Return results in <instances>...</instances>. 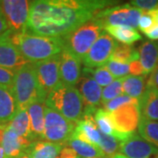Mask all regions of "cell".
<instances>
[{"label":"cell","mask_w":158,"mask_h":158,"mask_svg":"<svg viewBox=\"0 0 158 158\" xmlns=\"http://www.w3.org/2000/svg\"><path fill=\"white\" fill-rule=\"evenodd\" d=\"M142 12L143 11L141 9L130 4H124L110 6L98 11L92 19L98 23L103 28L108 26H118L136 29Z\"/></svg>","instance_id":"cell-6"},{"label":"cell","mask_w":158,"mask_h":158,"mask_svg":"<svg viewBox=\"0 0 158 158\" xmlns=\"http://www.w3.org/2000/svg\"><path fill=\"white\" fill-rule=\"evenodd\" d=\"M77 86L85 104L83 117H94L98 108L101 105V86L98 85L95 80L86 77H81Z\"/></svg>","instance_id":"cell-12"},{"label":"cell","mask_w":158,"mask_h":158,"mask_svg":"<svg viewBox=\"0 0 158 158\" xmlns=\"http://www.w3.org/2000/svg\"><path fill=\"white\" fill-rule=\"evenodd\" d=\"M115 130L123 135H131L135 133L141 119L139 103L126 105L111 113Z\"/></svg>","instance_id":"cell-11"},{"label":"cell","mask_w":158,"mask_h":158,"mask_svg":"<svg viewBox=\"0 0 158 158\" xmlns=\"http://www.w3.org/2000/svg\"><path fill=\"white\" fill-rule=\"evenodd\" d=\"M156 25V21L155 18L148 11H143L138 23V27L141 30V32L145 34Z\"/></svg>","instance_id":"cell-35"},{"label":"cell","mask_w":158,"mask_h":158,"mask_svg":"<svg viewBox=\"0 0 158 158\" xmlns=\"http://www.w3.org/2000/svg\"><path fill=\"white\" fill-rule=\"evenodd\" d=\"M103 30L104 28L98 23L91 19L62 36L63 49L69 51L79 60L83 61L90 48L102 34Z\"/></svg>","instance_id":"cell-5"},{"label":"cell","mask_w":158,"mask_h":158,"mask_svg":"<svg viewBox=\"0 0 158 158\" xmlns=\"http://www.w3.org/2000/svg\"><path fill=\"white\" fill-rule=\"evenodd\" d=\"M104 30L111 37H113L124 45H132L135 42L141 40V35L138 31L132 27H118V26H108Z\"/></svg>","instance_id":"cell-25"},{"label":"cell","mask_w":158,"mask_h":158,"mask_svg":"<svg viewBox=\"0 0 158 158\" xmlns=\"http://www.w3.org/2000/svg\"><path fill=\"white\" fill-rule=\"evenodd\" d=\"M78 158H81V157H78Z\"/></svg>","instance_id":"cell-46"},{"label":"cell","mask_w":158,"mask_h":158,"mask_svg":"<svg viewBox=\"0 0 158 158\" xmlns=\"http://www.w3.org/2000/svg\"><path fill=\"white\" fill-rule=\"evenodd\" d=\"M148 12L152 15L153 17L155 18V19H156V24L158 25V8L157 9H156V10H154V11H148Z\"/></svg>","instance_id":"cell-43"},{"label":"cell","mask_w":158,"mask_h":158,"mask_svg":"<svg viewBox=\"0 0 158 158\" xmlns=\"http://www.w3.org/2000/svg\"><path fill=\"white\" fill-rule=\"evenodd\" d=\"M147 85L158 90V67L150 73L147 80Z\"/></svg>","instance_id":"cell-40"},{"label":"cell","mask_w":158,"mask_h":158,"mask_svg":"<svg viewBox=\"0 0 158 158\" xmlns=\"http://www.w3.org/2000/svg\"><path fill=\"white\" fill-rule=\"evenodd\" d=\"M15 77V72L6 69L0 68V85L5 86L11 90L13 85V80Z\"/></svg>","instance_id":"cell-37"},{"label":"cell","mask_w":158,"mask_h":158,"mask_svg":"<svg viewBox=\"0 0 158 158\" xmlns=\"http://www.w3.org/2000/svg\"><path fill=\"white\" fill-rule=\"evenodd\" d=\"M63 147V144L48 141H35L31 144L27 154L31 158H58Z\"/></svg>","instance_id":"cell-22"},{"label":"cell","mask_w":158,"mask_h":158,"mask_svg":"<svg viewBox=\"0 0 158 158\" xmlns=\"http://www.w3.org/2000/svg\"><path fill=\"white\" fill-rule=\"evenodd\" d=\"M82 73H83V77L92 78L96 81L98 85L102 87H105V86L106 87L114 81V77L108 70L106 66L94 69L84 67Z\"/></svg>","instance_id":"cell-29"},{"label":"cell","mask_w":158,"mask_h":158,"mask_svg":"<svg viewBox=\"0 0 158 158\" xmlns=\"http://www.w3.org/2000/svg\"><path fill=\"white\" fill-rule=\"evenodd\" d=\"M145 35L150 40H158V25L156 24L153 28L147 32Z\"/></svg>","instance_id":"cell-42"},{"label":"cell","mask_w":158,"mask_h":158,"mask_svg":"<svg viewBox=\"0 0 158 158\" xmlns=\"http://www.w3.org/2000/svg\"><path fill=\"white\" fill-rule=\"evenodd\" d=\"M112 158H127V157L126 156H124L123 154H121V153H117V154H115Z\"/></svg>","instance_id":"cell-44"},{"label":"cell","mask_w":158,"mask_h":158,"mask_svg":"<svg viewBox=\"0 0 158 158\" xmlns=\"http://www.w3.org/2000/svg\"><path fill=\"white\" fill-rule=\"evenodd\" d=\"M138 132L141 137L155 147H158V122L141 117Z\"/></svg>","instance_id":"cell-28"},{"label":"cell","mask_w":158,"mask_h":158,"mask_svg":"<svg viewBox=\"0 0 158 158\" xmlns=\"http://www.w3.org/2000/svg\"><path fill=\"white\" fill-rule=\"evenodd\" d=\"M45 106L55 110L77 124L83 118L85 104L77 88L62 84L48 95Z\"/></svg>","instance_id":"cell-3"},{"label":"cell","mask_w":158,"mask_h":158,"mask_svg":"<svg viewBox=\"0 0 158 158\" xmlns=\"http://www.w3.org/2000/svg\"><path fill=\"white\" fill-rule=\"evenodd\" d=\"M138 103L141 118L158 121V90L146 85V89Z\"/></svg>","instance_id":"cell-18"},{"label":"cell","mask_w":158,"mask_h":158,"mask_svg":"<svg viewBox=\"0 0 158 158\" xmlns=\"http://www.w3.org/2000/svg\"><path fill=\"white\" fill-rule=\"evenodd\" d=\"M119 145L120 141L115 137L106 135L101 133V142L99 148L105 154L106 158H112L115 154H117L116 152L119 149Z\"/></svg>","instance_id":"cell-32"},{"label":"cell","mask_w":158,"mask_h":158,"mask_svg":"<svg viewBox=\"0 0 158 158\" xmlns=\"http://www.w3.org/2000/svg\"><path fill=\"white\" fill-rule=\"evenodd\" d=\"M45 135L46 141L65 145L71 138L76 123L64 118L55 110L45 106Z\"/></svg>","instance_id":"cell-7"},{"label":"cell","mask_w":158,"mask_h":158,"mask_svg":"<svg viewBox=\"0 0 158 158\" xmlns=\"http://www.w3.org/2000/svg\"><path fill=\"white\" fill-rule=\"evenodd\" d=\"M143 76H127L123 78V93L133 98L139 99L146 89L147 82Z\"/></svg>","instance_id":"cell-27"},{"label":"cell","mask_w":158,"mask_h":158,"mask_svg":"<svg viewBox=\"0 0 158 158\" xmlns=\"http://www.w3.org/2000/svg\"><path fill=\"white\" fill-rule=\"evenodd\" d=\"M106 0L31 1L26 33L46 37H62L91 20L98 11L112 6Z\"/></svg>","instance_id":"cell-1"},{"label":"cell","mask_w":158,"mask_h":158,"mask_svg":"<svg viewBox=\"0 0 158 158\" xmlns=\"http://www.w3.org/2000/svg\"><path fill=\"white\" fill-rule=\"evenodd\" d=\"M94 121H95L98 130L102 134L106 135L113 136L120 142L127 140L130 136L123 135L118 134L114 127L111 113L106 111L104 108H98V110L94 114Z\"/></svg>","instance_id":"cell-23"},{"label":"cell","mask_w":158,"mask_h":158,"mask_svg":"<svg viewBox=\"0 0 158 158\" xmlns=\"http://www.w3.org/2000/svg\"><path fill=\"white\" fill-rule=\"evenodd\" d=\"M81 62L69 51L63 49L60 54V77L62 84L75 87L81 78Z\"/></svg>","instance_id":"cell-15"},{"label":"cell","mask_w":158,"mask_h":158,"mask_svg":"<svg viewBox=\"0 0 158 158\" xmlns=\"http://www.w3.org/2000/svg\"><path fill=\"white\" fill-rule=\"evenodd\" d=\"M17 112V104L11 90L0 85V127L9 124Z\"/></svg>","instance_id":"cell-20"},{"label":"cell","mask_w":158,"mask_h":158,"mask_svg":"<svg viewBox=\"0 0 158 158\" xmlns=\"http://www.w3.org/2000/svg\"><path fill=\"white\" fill-rule=\"evenodd\" d=\"M7 127L19 136L26 138L29 141H34L31 131V123L27 110L18 111L10 123L7 125Z\"/></svg>","instance_id":"cell-24"},{"label":"cell","mask_w":158,"mask_h":158,"mask_svg":"<svg viewBox=\"0 0 158 158\" xmlns=\"http://www.w3.org/2000/svg\"><path fill=\"white\" fill-rule=\"evenodd\" d=\"M40 100L45 102L52 90L62 85L60 77V55L43 62H35Z\"/></svg>","instance_id":"cell-8"},{"label":"cell","mask_w":158,"mask_h":158,"mask_svg":"<svg viewBox=\"0 0 158 158\" xmlns=\"http://www.w3.org/2000/svg\"><path fill=\"white\" fill-rule=\"evenodd\" d=\"M9 26L6 22V19L4 18V16L2 15V13L0 12V37L5 34L9 30Z\"/></svg>","instance_id":"cell-41"},{"label":"cell","mask_w":158,"mask_h":158,"mask_svg":"<svg viewBox=\"0 0 158 158\" xmlns=\"http://www.w3.org/2000/svg\"><path fill=\"white\" fill-rule=\"evenodd\" d=\"M106 68L114 77V78H122L127 77L129 74V64L110 60L106 64Z\"/></svg>","instance_id":"cell-34"},{"label":"cell","mask_w":158,"mask_h":158,"mask_svg":"<svg viewBox=\"0 0 158 158\" xmlns=\"http://www.w3.org/2000/svg\"><path fill=\"white\" fill-rule=\"evenodd\" d=\"M31 1L2 0L0 12L6 19L9 28L14 33H26Z\"/></svg>","instance_id":"cell-9"},{"label":"cell","mask_w":158,"mask_h":158,"mask_svg":"<svg viewBox=\"0 0 158 158\" xmlns=\"http://www.w3.org/2000/svg\"><path fill=\"white\" fill-rule=\"evenodd\" d=\"M119 150L127 158H158V148L136 133L120 142Z\"/></svg>","instance_id":"cell-13"},{"label":"cell","mask_w":158,"mask_h":158,"mask_svg":"<svg viewBox=\"0 0 158 158\" xmlns=\"http://www.w3.org/2000/svg\"><path fill=\"white\" fill-rule=\"evenodd\" d=\"M138 59H140L139 51L134 47L124 44H117L110 60L129 64L131 62Z\"/></svg>","instance_id":"cell-30"},{"label":"cell","mask_w":158,"mask_h":158,"mask_svg":"<svg viewBox=\"0 0 158 158\" xmlns=\"http://www.w3.org/2000/svg\"><path fill=\"white\" fill-rule=\"evenodd\" d=\"M11 91L18 111L27 110L32 103L40 100L34 63L27 62L15 71Z\"/></svg>","instance_id":"cell-4"},{"label":"cell","mask_w":158,"mask_h":158,"mask_svg":"<svg viewBox=\"0 0 158 158\" xmlns=\"http://www.w3.org/2000/svg\"><path fill=\"white\" fill-rule=\"evenodd\" d=\"M129 74L131 76H144V70L142 68L140 59L135 60L129 63Z\"/></svg>","instance_id":"cell-38"},{"label":"cell","mask_w":158,"mask_h":158,"mask_svg":"<svg viewBox=\"0 0 158 158\" xmlns=\"http://www.w3.org/2000/svg\"><path fill=\"white\" fill-rule=\"evenodd\" d=\"M27 62L16 47L6 38V34L0 37V68L16 71Z\"/></svg>","instance_id":"cell-16"},{"label":"cell","mask_w":158,"mask_h":158,"mask_svg":"<svg viewBox=\"0 0 158 158\" xmlns=\"http://www.w3.org/2000/svg\"><path fill=\"white\" fill-rule=\"evenodd\" d=\"M70 139H78L99 147L101 142V132L98 130L93 117H85L76 124Z\"/></svg>","instance_id":"cell-17"},{"label":"cell","mask_w":158,"mask_h":158,"mask_svg":"<svg viewBox=\"0 0 158 158\" xmlns=\"http://www.w3.org/2000/svg\"><path fill=\"white\" fill-rule=\"evenodd\" d=\"M45 102L36 100L27 108L30 118L31 131L34 141L44 140L45 135Z\"/></svg>","instance_id":"cell-19"},{"label":"cell","mask_w":158,"mask_h":158,"mask_svg":"<svg viewBox=\"0 0 158 158\" xmlns=\"http://www.w3.org/2000/svg\"><path fill=\"white\" fill-rule=\"evenodd\" d=\"M18 158H31L30 156H29L27 154H24V155H22V156H19Z\"/></svg>","instance_id":"cell-45"},{"label":"cell","mask_w":158,"mask_h":158,"mask_svg":"<svg viewBox=\"0 0 158 158\" xmlns=\"http://www.w3.org/2000/svg\"><path fill=\"white\" fill-rule=\"evenodd\" d=\"M6 38L16 47L27 62H43L60 55L63 50L62 37H46L8 30Z\"/></svg>","instance_id":"cell-2"},{"label":"cell","mask_w":158,"mask_h":158,"mask_svg":"<svg viewBox=\"0 0 158 158\" xmlns=\"http://www.w3.org/2000/svg\"><path fill=\"white\" fill-rule=\"evenodd\" d=\"M139 56L144 76L147 77L158 67V43L144 41L139 48Z\"/></svg>","instance_id":"cell-21"},{"label":"cell","mask_w":158,"mask_h":158,"mask_svg":"<svg viewBox=\"0 0 158 158\" xmlns=\"http://www.w3.org/2000/svg\"><path fill=\"white\" fill-rule=\"evenodd\" d=\"M117 42L107 33H102L83 59L85 67L90 69L103 67L110 61Z\"/></svg>","instance_id":"cell-10"},{"label":"cell","mask_w":158,"mask_h":158,"mask_svg":"<svg viewBox=\"0 0 158 158\" xmlns=\"http://www.w3.org/2000/svg\"><path fill=\"white\" fill-rule=\"evenodd\" d=\"M78 155L76 153L72 148L68 145H64L58 158H78Z\"/></svg>","instance_id":"cell-39"},{"label":"cell","mask_w":158,"mask_h":158,"mask_svg":"<svg viewBox=\"0 0 158 158\" xmlns=\"http://www.w3.org/2000/svg\"><path fill=\"white\" fill-rule=\"evenodd\" d=\"M34 141L19 136L7 126L0 127V146L4 148L8 158H18L27 151Z\"/></svg>","instance_id":"cell-14"},{"label":"cell","mask_w":158,"mask_h":158,"mask_svg":"<svg viewBox=\"0 0 158 158\" xmlns=\"http://www.w3.org/2000/svg\"><path fill=\"white\" fill-rule=\"evenodd\" d=\"M65 145L72 148L81 158H106L100 148L78 139H69Z\"/></svg>","instance_id":"cell-26"},{"label":"cell","mask_w":158,"mask_h":158,"mask_svg":"<svg viewBox=\"0 0 158 158\" xmlns=\"http://www.w3.org/2000/svg\"><path fill=\"white\" fill-rule=\"evenodd\" d=\"M130 5L143 11H151L158 8L157 0H133L130 1Z\"/></svg>","instance_id":"cell-36"},{"label":"cell","mask_w":158,"mask_h":158,"mask_svg":"<svg viewBox=\"0 0 158 158\" xmlns=\"http://www.w3.org/2000/svg\"><path fill=\"white\" fill-rule=\"evenodd\" d=\"M133 103H138V99L133 98L127 96V95L122 94L120 96L117 97L116 98L106 103V105H104L103 107L106 111L113 113L114 111L118 110V108L122 107V106H124L126 105H128V104H133Z\"/></svg>","instance_id":"cell-33"},{"label":"cell","mask_w":158,"mask_h":158,"mask_svg":"<svg viewBox=\"0 0 158 158\" xmlns=\"http://www.w3.org/2000/svg\"><path fill=\"white\" fill-rule=\"evenodd\" d=\"M123 78H117L114 80L111 85L106 86L102 90V98H101V105L104 106L109 101L116 98L117 97L120 96L123 94Z\"/></svg>","instance_id":"cell-31"}]
</instances>
